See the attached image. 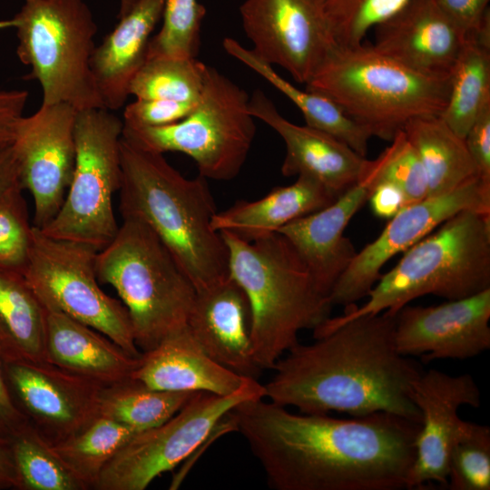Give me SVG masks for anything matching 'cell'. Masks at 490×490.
Wrapping results in <instances>:
<instances>
[{
    "mask_svg": "<svg viewBox=\"0 0 490 490\" xmlns=\"http://www.w3.org/2000/svg\"><path fill=\"white\" fill-rule=\"evenodd\" d=\"M390 142V145L375 159L379 169V181H387L399 187L408 203L426 198V175L416 150L403 131Z\"/></svg>",
    "mask_w": 490,
    "mask_h": 490,
    "instance_id": "obj_39",
    "label": "cell"
},
{
    "mask_svg": "<svg viewBox=\"0 0 490 490\" xmlns=\"http://www.w3.org/2000/svg\"><path fill=\"white\" fill-rule=\"evenodd\" d=\"M45 310L48 362L103 386L129 378L139 367L142 356L128 354L105 335L59 310Z\"/></svg>",
    "mask_w": 490,
    "mask_h": 490,
    "instance_id": "obj_25",
    "label": "cell"
},
{
    "mask_svg": "<svg viewBox=\"0 0 490 490\" xmlns=\"http://www.w3.org/2000/svg\"><path fill=\"white\" fill-rule=\"evenodd\" d=\"M28 422L25 416L18 409L9 393L0 357V436L9 441Z\"/></svg>",
    "mask_w": 490,
    "mask_h": 490,
    "instance_id": "obj_45",
    "label": "cell"
},
{
    "mask_svg": "<svg viewBox=\"0 0 490 490\" xmlns=\"http://www.w3.org/2000/svg\"><path fill=\"white\" fill-rule=\"evenodd\" d=\"M465 142L478 176L490 184V103L477 115L465 136Z\"/></svg>",
    "mask_w": 490,
    "mask_h": 490,
    "instance_id": "obj_41",
    "label": "cell"
},
{
    "mask_svg": "<svg viewBox=\"0 0 490 490\" xmlns=\"http://www.w3.org/2000/svg\"><path fill=\"white\" fill-rule=\"evenodd\" d=\"M434 2L465 35L477 29L490 15V0H434Z\"/></svg>",
    "mask_w": 490,
    "mask_h": 490,
    "instance_id": "obj_42",
    "label": "cell"
},
{
    "mask_svg": "<svg viewBox=\"0 0 490 490\" xmlns=\"http://www.w3.org/2000/svg\"><path fill=\"white\" fill-rule=\"evenodd\" d=\"M403 132L424 167L428 196L449 192L479 177L465 139L439 116L414 118Z\"/></svg>",
    "mask_w": 490,
    "mask_h": 490,
    "instance_id": "obj_30",
    "label": "cell"
},
{
    "mask_svg": "<svg viewBox=\"0 0 490 490\" xmlns=\"http://www.w3.org/2000/svg\"><path fill=\"white\" fill-rule=\"evenodd\" d=\"M98 251L86 244L51 238L34 226L24 276L45 308L93 328L128 354L141 357L126 308L99 286Z\"/></svg>",
    "mask_w": 490,
    "mask_h": 490,
    "instance_id": "obj_11",
    "label": "cell"
},
{
    "mask_svg": "<svg viewBox=\"0 0 490 490\" xmlns=\"http://www.w3.org/2000/svg\"><path fill=\"white\" fill-rule=\"evenodd\" d=\"M9 393L49 445L76 434L99 416L103 385L48 361L3 362Z\"/></svg>",
    "mask_w": 490,
    "mask_h": 490,
    "instance_id": "obj_15",
    "label": "cell"
},
{
    "mask_svg": "<svg viewBox=\"0 0 490 490\" xmlns=\"http://www.w3.org/2000/svg\"><path fill=\"white\" fill-rule=\"evenodd\" d=\"M187 325L217 363L251 378L261 371L253 358L250 306L244 290L230 276L196 291Z\"/></svg>",
    "mask_w": 490,
    "mask_h": 490,
    "instance_id": "obj_22",
    "label": "cell"
},
{
    "mask_svg": "<svg viewBox=\"0 0 490 490\" xmlns=\"http://www.w3.org/2000/svg\"><path fill=\"white\" fill-rule=\"evenodd\" d=\"M164 0H139L95 46L91 70L104 108H122L132 80L146 61L151 34L162 19Z\"/></svg>",
    "mask_w": 490,
    "mask_h": 490,
    "instance_id": "obj_24",
    "label": "cell"
},
{
    "mask_svg": "<svg viewBox=\"0 0 490 490\" xmlns=\"http://www.w3.org/2000/svg\"><path fill=\"white\" fill-rule=\"evenodd\" d=\"M408 0H322L338 45L363 42L368 32L397 12Z\"/></svg>",
    "mask_w": 490,
    "mask_h": 490,
    "instance_id": "obj_37",
    "label": "cell"
},
{
    "mask_svg": "<svg viewBox=\"0 0 490 490\" xmlns=\"http://www.w3.org/2000/svg\"><path fill=\"white\" fill-rule=\"evenodd\" d=\"M222 45L227 54L256 72L289 99L301 112L307 125L334 136L366 157L371 134L352 120L336 102L320 93L298 88L252 50L245 48L231 37L224 38Z\"/></svg>",
    "mask_w": 490,
    "mask_h": 490,
    "instance_id": "obj_28",
    "label": "cell"
},
{
    "mask_svg": "<svg viewBox=\"0 0 490 490\" xmlns=\"http://www.w3.org/2000/svg\"><path fill=\"white\" fill-rule=\"evenodd\" d=\"M122 220L113 240L97 253L96 273L121 298L143 353L187 324L196 289L148 225Z\"/></svg>",
    "mask_w": 490,
    "mask_h": 490,
    "instance_id": "obj_7",
    "label": "cell"
},
{
    "mask_svg": "<svg viewBox=\"0 0 490 490\" xmlns=\"http://www.w3.org/2000/svg\"><path fill=\"white\" fill-rule=\"evenodd\" d=\"M230 414L273 489H406L420 422L386 412L294 414L262 398Z\"/></svg>",
    "mask_w": 490,
    "mask_h": 490,
    "instance_id": "obj_1",
    "label": "cell"
},
{
    "mask_svg": "<svg viewBox=\"0 0 490 490\" xmlns=\"http://www.w3.org/2000/svg\"><path fill=\"white\" fill-rule=\"evenodd\" d=\"M120 211L148 225L191 280L196 291L230 277L229 251L211 221L216 204L207 179H188L162 153L121 140Z\"/></svg>",
    "mask_w": 490,
    "mask_h": 490,
    "instance_id": "obj_3",
    "label": "cell"
},
{
    "mask_svg": "<svg viewBox=\"0 0 490 490\" xmlns=\"http://www.w3.org/2000/svg\"><path fill=\"white\" fill-rule=\"evenodd\" d=\"M122 130L123 121L106 108L77 111L72 180L60 210L40 229L43 233L97 250L113 240L119 230L113 198L122 181Z\"/></svg>",
    "mask_w": 490,
    "mask_h": 490,
    "instance_id": "obj_10",
    "label": "cell"
},
{
    "mask_svg": "<svg viewBox=\"0 0 490 490\" xmlns=\"http://www.w3.org/2000/svg\"><path fill=\"white\" fill-rule=\"evenodd\" d=\"M220 233L229 251L230 276L250 306L254 360L261 370L272 369L299 343L301 330H314L329 318L332 306L281 233L252 241Z\"/></svg>",
    "mask_w": 490,
    "mask_h": 490,
    "instance_id": "obj_4",
    "label": "cell"
},
{
    "mask_svg": "<svg viewBox=\"0 0 490 490\" xmlns=\"http://www.w3.org/2000/svg\"><path fill=\"white\" fill-rule=\"evenodd\" d=\"M27 99L25 90L0 91V146L12 143Z\"/></svg>",
    "mask_w": 490,
    "mask_h": 490,
    "instance_id": "obj_43",
    "label": "cell"
},
{
    "mask_svg": "<svg viewBox=\"0 0 490 490\" xmlns=\"http://www.w3.org/2000/svg\"><path fill=\"white\" fill-rule=\"evenodd\" d=\"M23 190L21 170L12 143L0 146V202Z\"/></svg>",
    "mask_w": 490,
    "mask_h": 490,
    "instance_id": "obj_46",
    "label": "cell"
},
{
    "mask_svg": "<svg viewBox=\"0 0 490 490\" xmlns=\"http://www.w3.org/2000/svg\"><path fill=\"white\" fill-rule=\"evenodd\" d=\"M446 488L490 489L489 426L461 421L449 453Z\"/></svg>",
    "mask_w": 490,
    "mask_h": 490,
    "instance_id": "obj_35",
    "label": "cell"
},
{
    "mask_svg": "<svg viewBox=\"0 0 490 490\" xmlns=\"http://www.w3.org/2000/svg\"><path fill=\"white\" fill-rule=\"evenodd\" d=\"M139 0H120L117 18L120 19L128 14Z\"/></svg>",
    "mask_w": 490,
    "mask_h": 490,
    "instance_id": "obj_48",
    "label": "cell"
},
{
    "mask_svg": "<svg viewBox=\"0 0 490 490\" xmlns=\"http://www.w3.org/2000/svg\"><path fill=\"white\" fill-rule=\"evenodd\" d=\"M196 103L136 98L134 102L125 105L123 124L134 127H157L174 123L186 117Z\"/></svg>",
    "mask_w": 490,
    "mask_h": 490,
    "instance_id": "obj_40",
    "label": "cell"
},
{
    "mask_svg": "<svg viewBox=\"0 0 490 490\" xmlns=\"http://www.w3.org/2000/svg\"><path fill=\"white\" fill-rule=\"evenodd\" d=\"M374 31L377 51L436 77L450 76L466 38L434 0H408Z\"/></svg>",
    "mask_w": 490,
    "mask_h": 490,
    "instance_id": "obj_20",
    "label": "cell"
},
{
    "mask_svg": "<svg viewBox=\"0 0 490 490\" xmlns=\"http://www.w3.org/2000/svg\"><path fill=\"white\" fill-rule=\"evenodd\" d=\"M265 397L264 385L248 377L236 392H197L164 423L138 432L103 469L95 490H144L196 451L240 403Z\"/></svg>",
    "mask_w": 490,
    "mask_h": 490,
    "instance_id": "obj_12",
    "label": "cell"
},
{
    "mask_svg": "<svg viewBox=\"0 0 490 490\" xmlns=\"http://www.w3.org/2000/svg\"><path fill=\"white\" fill-rule=\"evenodd\" d=\"M196 393L153 389L129 377L102 388L99 416L141 432L167 421Z\"/></svg>",
    "mask_w": 490,
    "mask_h": 490,
    "instance_id": "obj_31",
    "label": "cell"
},
{
    "mask_svg": "<svg viewBox=\"0 0 490 490\" xmlns=\"http://www.w3.org/2000/svg\"><path fill=\"white\" fill-rule=\"evenodd\" d=\"M45 336V308L24 276L0 270L2 361H47Z\"/></svg>",
    "mask_w": 490,
    "mask_h": 490,
    "instance_id": "obj_27",
    "label": "cell"
},
{
    "mask_svg": "<svg viewBox=\"0 0 490 490\" xmlns=\"http://www.w3.org/2000/svg\"><path fill=\"white\" fill-rule=\"evenodd\" d=\"M490 212V184L479 177L436 196L407 204L388 220L382 232L354 259L332 288L331 306L348 309L367 298L381 276L383 266L463 211Z\"/></svg>",
    "mask_w": 490,
    "mask_h": 490,
    "instance_id": "obj_13",
    "label": "cell"
},
{
    "mask_svg": "<svg viewBox=\"0 0 490 490\" xmlns=\"http://www.w3.org/2000/svg\"><path fill=\"white\" fill-rule=\"evenodd\" d=\"M249 108L255 119L269 125L284 141L282 175L312 177L338 197L362 177L368 161L366 157L330 134L289 122L262 90L252 93Z\"/></svg>",
    "mask_w": 490,
    "mask_h": 490,
    "instance_id": "obj_21",
    "label": "cell"
},
{
    "mask_svg": "<svg viewBox=\"0 0 490 490\" xmlns=\"http://www.w3.org/2000/svg\"><path fill=\"white\" fill-rule=\"evenodd\" d=\"M18 479L9 441L0 436V490L17 489Z\"/></svg>",
    "mask_w": 490,
    "mask_h": 490,
    "instance_id": "obj_47",
    "label": "cell"
},
{
    "mask_svg": "<svg viewBox=\"0 0 490 490\" xmlns=\"http://www.w3.org/2000/svg\"><path fill=\"white\" fill-rule=\"evenodd\" d=\"M77 110L65 103L42 104L22 117L12 146L24 189L34 204L33 225H47L60 210L75 162L74 124Z\"/></svg>",
    "mask_w": 490,
    "mask_h": 490,
    "instance_id": "obj_16",
    "label": "cell"
},
{
    "mask_svg": "<svg viewBox=\"0 0 490 490\" xmlns=\"http://www.w3.org/2000/svg\"><path fill=\"white\" fill-rule=\"evenodd\" d=\"M490 103V15L466 34L452 68L447 103L439 117L465 139L482 109Z\"/></svg>",
    "mask_w": 490,
    "mask_h": 490,
    "instance_id": "obj_29",
    "label": "cell"
},
{
    "mask_svg": "<svg viewBox=\"0 0 490 490\" xmlns=\"http://www.w3.org/2000/svg\"><path fill=\"white\" fill-rule=\"evenodd\" d=\"M137 433L99 416L76 434L50 446L86 489H93L104 466Z\"/></svg>",
    "mask_w": 490,
    "mask_h": 490,
    "instance_id": "obj_32",
    "label": "cell"
},
{
    "mask_svg": "<svg viewBox=\"0 0 490 490\" xmlns=\"http://www.w3.org/2000/svg\"><path fill=\"white\" fill-rule=\"evenodd\" d=\"M490 289L436 306L402 307L395 315V343L423 362L471 358L490 348Z\"/></svg>",
    "mask_w": 490,
    "mask_h": 490,
    "instance_id": "obj_17",
    "label": "cell"
},
{
    "mask_svg": "<svg viewBox=\"0 0 490 490\" xmlns=\"http://www.w3.org/2000/svg\"><path fill=\"white\" fill-rule=\"evenodd\" d=\"M205 15L206 8L198 0H164L162 24L150 39L146 60L196 58Z\"/></svg>",
    "mask_w": 490,
    "mask_h": 490,
    "instance_id": "obj_36",
    "label": "cell"
},
{
    "mask_svg": "<svg viewBox=\"0 0 490 490\" xmlns=\"http://www.w3.org/2000/svg\"><path fill=\"white\" fill-rule=\"evenodd\" d=\"M242 27L252 52L307 84L336 45L322 0H245Z\"/></svg>",
    "mask_w": 490,
    "mask_h": 490,
    "instance_id": "obj_14",
    "label": "cell"
},
{
    "mask_svg": "<svg viewBox=\"0 0 490 490\" xmlns=\"http://www.w3.org/2000/svg\"><path fill=\"white\" fill-rule=\"evenodd\" d=\"M449 78L417 73L362 42L336 44L306 87L336 102L372 137L390 142L410 120L441 114Z\"/></svg>",
    "mask_w": 490,
    "mask_h": 490,
    "instance_id": "obj_6",
    "label": "cell"
},
{
    "mask_svg": "<svg viewBox=\"0 0 490 490\" xmlns=\"http://www.w3.org/2000/svg\"><path fill=\"white\" fill-rule=\"evenodd\" d=\"M379 177L376 160H368L359 181L333 202L292 220L278 231L291 243L318 289L328 298L357 253L345 230L368 201Z\"/></svg>",
    "mask_w": 490,
    "mask_h": 490,
    "instance_id": "obj_19",
    "label": "cell"
},
{
    "mask_svg": "<svg viewBox=\"0 0 490 490\" xmlns=\"http://www.w3.org/2000/svg\"><path fill=\"white\" fill-rule=\"evenodd\" d=\"M297 177L292 184L275 187L257 201H238L217 212L212 229L252 241L278 232L286 224L327 207L338 198L314 178Z\"/></svg>",
    "mask_w": 490,
    "mask_h": 490,
    "instance_id": "obj_26",
    "label": "cell"
},
{
    "mask_svg": "<svg viewBox=\"0 0 490 490\" xmlns=\"http://www.w3.org/2000/svg\"><path fill=\"white\" fill-rule=\"evenodd\" d=\"M206 66L197 58L147 59L132 80L129 94L196 103L203 88Z\"/></svg>",
    "mask_w": 490,
    "mask_h": 490,
    "instance_id": "obj_34",
    "label": "cell"
},
{
    "mask_svg": "<svg viewBox=\"0 0 490 490\" xmlns=\"http://www.w3.org/2000/svg\"><path fill=\"white\" fill-rule=\"evenodd\" d=\"M368 201H369L373 214L386 220L394 217L408 204L402 190L387 181H378L376 183Z\"/></svg>",
    "mask_w": 490,
    "mask_h": 490,
    "instance_id": "obj_44",
    "label": "cell"
},
{
    "mask_svg": "<svg viewBox=\"0 0 490 490\" xmlns=\"http://www.w3.org/2000/svg\"><path fill=\"white\" fill-rule=\"evenodd\" d=\"M490 289V212L463 211L447 219L404 251L397 265L380 278L361 306L328 318L313 330L314 338L339 325L386 311L396 315L425 295L446 300Z\"/></svg>",
    "mask_w": 490,
    "mask_h": 490,
    "instance_id": "obj_5",
    "label": "cell"
},
{
    "mask_svg": "<svg viewBox=\"0 0 490 490\" xmlns=\"http://www.w3.org/2000/svg\"><path fill=\"white\" fill-rule=\"evenodd\" d=\"M411 396L421 420L406 489H423L429 483L446 488L449 453L463 420L458 410L463 406L480 407L479 387L469 374L452 376L429 369L414 382Z\"/></svg>",
    "mask_w": 490,
    "mask_h": 490,
    "instance_id": "obj_18",
    "label": "cell"
},
{
    "mask_svg": "<svg viewBox=\"0 0 490 490\" xmlns=\"http://www.w3.org/2000/svg\"><path fill=\"white\" fill-rule=\"evenodd\" d=\"M130 377L153 389L220 396L236 392L248 378L208 356L187 324L168 334L154 348L143 352L139 367Z\"/></svg>",
    "mask_w": 490,
    "mask_h": 490,
    "instance_id": "obj_23",
    "label": "cell"
},
{
    "mask_svg": "<svg viewBox=\"0 0 490 490\" xmlns=\"http://www.w3.org/2000/svg\"><path fill=\"white\" fill-rule=\"evenodd\" d=\"M265 397L304 414L386 412L420 422L412 400L422 367L398 352L395 315L348 320L309 345L298 343L272 368Z\"/></svg>",
    "mask_w": 490,
    "mask_h": 490,
    "instance_id": "obj_2",
    "label": "cell"
},
{
    "mask_svg": "<svg viewBox=\"0 0 490 490\" xmlns=\"http://www.w3.org/2000/svg\"><path fill=\"white\" fill-rule=\"evenodd\" d=\"M249 102L243 88L207 65L200 99L186 117L157 127L123 124L122 138L156 153H185L195 162L199 175L230 181L242 169L256 134Z\"/></svg>",
    "mask_w": 490,
    "mask_h": 490,
    "instance_id": "obj_9",
    "label": "cell"
},
{
    "mask_svg": "<svg viewBox=\"0 0 490 490\" xmlns=\"http://www.w3.org/2000/svg\"><path fill=\"white\" fill-rule=\"evenodd\" d=\"M23 191L0 202V270L24 274L32 243L34 225L29 222Z\"/></svg>",
    "mask_w": 490,
    "mask_h": 490,
    "instance_id": "obj_38",
    "label": "cell"
},
{
    "mask_svg": "<svg viewBox=\"0 0 490 490\" xmlns=\"http://www.w3.org/2000/svg\"><path fill=\"white\" fill-rule=\"evenodd\" d=\"M9 444L19 490H87L29 424Z\"/></svg>",
    "mask_w": 490,
    "mask_h": 490,
    "instance_id": "obj_33",
    "label": "cell"
},
{
    "mask_svg": "<svg viewBox=\"0 0 490 490\" xmlns=\"http://www.w3.org/2000/svg\"><path fill=\"white\" fill-rule=\"evenodd\" d=\"M13 28L16 54L37 80L42 104L65 103L77 111L104 108L91 70L97 25L84 0H24L0 29Z\"/></svg>",
    "mask_w": 490,
    "mask_h": 490,
    "instance_id": "obj_8",
    "label": "cell"
}]
</instances>
